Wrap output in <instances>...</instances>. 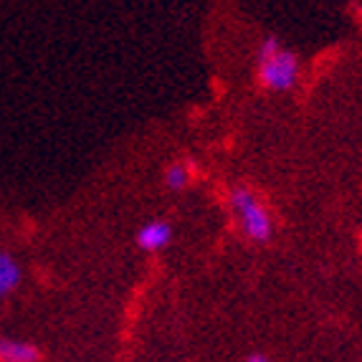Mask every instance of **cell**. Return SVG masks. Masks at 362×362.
I'll use <instances>...</instances> for the list:
<instances>
[{
	"label": "cell",
	"instance_id": "cell-7",
	"mask_svg": "<svg viewBox=\"0 0 362 362\" xmlns=\"http://www.w3.org/2000/svg\"><path fill=\"white\" fill-rule=\"evenodd\" d=\"M272 357L266 355V352H248L246 355V362H269Z\"/></svg>",
	"mask_w": 362,
	"mask_h": 362
},
{
	"label": "cell",
	"instance_id": "cell-1",
	"mask_svg": "<svg viewBox=\"0 0 362 362\" xmlns=\"http://www.w3.org/2000/svg\"><path fill=\"white\" fill-rule=\"evenodd\" d=\"M302 64L299 56L284 46V41L274 33L264 36L256 49V81L264 91L272 94H284L291 91L299 81Z\"/></svg>",
	"mask_w": 362,
	"mask_h": 362
},
{
	"label": "cell",
	"instance_id": "cell-6",
	"mask_svg": "<svg viewBox=\"0 0 362 362\" xmlns=\"http://www.w3.org/2000/svg\"><path fill=\"white\" fill-rule=\"evenodd\" d=\"M193 160L190 163H173L168 170H165V187H168L170 193H182L190 182V175H193Z\"/></svg>",
	"mask_w": 362,
	"mask_h": 362
},
{
	"label": "cell",
	"instance_id": "cell-2",
	"mask_svg": "<svg viewBox=\"0 0 362 362\" xmlns=\"http://www.w3.org/2000/svg\"><path fill=\"white\" fill-rule=\"evenodd\" d=\"M228 206L235 221L241 226L243 235L254 243H269L274 238V221L261 203L259 195L248 185H233L228 190Z\"/></svg>",
	"mask_w": 362,
	"mask_h": 362
},
{
	"label": "cell",
	"instance_id": "cell-3",
	"mask_svg": "<svg viewBox=\"0 0 362 362\" xmlns=\"http://www.w3.org/2000/svg\"><path fill=\"white\" fill-rule=\"evenodd\" d=\"M173 241V223L165 221V218H155V221H147L137 228L134 233V243H137L139 251L145 254H155V251H163Z\"/></svg>",
	"mask_w": 362,
	"mask_h": 362
},
{
	"label": "cell",
	"instance_id": "cell-5",
	"mask_svg": "<svg viewBox=\"0 0 362 362\" xmlns=\"http://www.w3.org/2000/svg\"><path fill=\"white\" fill-rule=\"evenodd\" d=\"M21 279H23V269L18 259L8 251H0V299H6L18 289Z\"/></svg>",
	"mask_w": 362,
	"mask_h": 362
},
{
	"label": "cell",
	"instance_id": "cell-4",
	"mask_svg": "<svg viewBox=\"0 0 362 362\" xmlns=\"http://www.w3.org/2000/svg\"><path fill=\"white\" fill-rule=\"evenodd\" d=\"M41 350L33 342L16 337H0V360L3 362H38Z\"/></svg>",
	"mask_w": 362,
	"mask_h": 362
}]
</instances>
